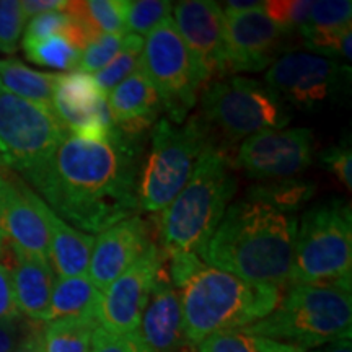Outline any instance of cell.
Here are the masks:
<instances>
[{
  "label": "cell",
  "mask_w": 352,
  "mask_h": 352,
  "mask_svg": "<svg viewBox=\"0 0 352 352\" xmlns=\"http://www.w3.org/2000/svg\"><path fill=\"white\" fill-rule=\"evenodd\" d=\"M21 318L15 296H13L10 272L0 261V320H19Z\"/></svg>",
  "instance_id": "ab89813d"
},
{
  "label": "cell",
  "mask_w": 352,
  "mask_h": 352,
  "mask_svg": "<svg viewBox=\"0 0 352 352\" xmlns=\"http://www.w3.org/2000/svg\"><path fill=\"white\" fill-rule=\"evenodd\" d=\"M178 292L184 340L196 347L215 333L243 329L263 320L279 303L283 290L204 266Z\"/></svg>",
  "instance_id": "3957f363"
},
{
  "label": "cell",
  "mask_w": 352,
  "mask_h": 352,
  "mask_svg": "<svg viewBox=\"0 0 352 352\" xmlns=\"http://www.w3.org/2000/svg\"><path fill=\"white\" fill-rule=\"evenodd\" d=\"M351 206L329 201L303 214L297 227L290 285L333 284L351 290Z\"/></svg>",
  "instance_id": "52a82bcc"
},
{
  "label": "cell",
  "mask_w": 352,
  "mask_h": 352,
  "mask_svg": "<svg viewBox=\"0 0 352 352\" xmlns=\"http://www.w3.org/2000/svg\"><path fill=\"white\" fill-rule=\"evenodd\" d=\"M223 13H243L250 10H256L263 7V2L258 0H230V2L223 3Z\"/></svg>",
  "instance_id": "f6af8a7d"
},
{
  "label": "cell",
  "mask_w": 352,
  "mask_h": 352,
  "mask_svg": "<svg viewBox=\"0 0 352 352\" xmlns=\"http://www.w3.org/2000/svg\"><path fill=\"white\" fill-rule=\"evenodd\" d=\"M0 253H7L8 263H3V266L10 272L13 296L20 315L34 323H44L57 279L50 259L21 253L8 241Z\"/></svg>",
  "instance_id": "ffe728a7"
},
{
  "label": "cell",
  "mask_w": 352,
  "mask_h": 352,
  "mask_svg": "<svg viewBox=\"0 0 352 352\" xmlns=\"http://www.w3.org/2000/svg\"><path fill=\"white\" fill-rule=\"evenodd\" d=\"M67 0H21V10L26 20H32L33 16L46 12H63Z\"/></svg>",
  "instance_id": "7bdbcfd3"
},
{
  "label": "cell",
  "mask_w": 352,
  "mask_h": 352,
  "mask_svg": "<svg viewBox=\"0 0 352 352\" xmlns=\"http://www.w3.org/2000/svg\"><path fill=\"white\" fill-rule=\"evenodd\" d=\"M59 74L39 72L15 59L0 60V87L20 98L52 108V91Z\"/></svg>",
  "instance_id": "484cf974"
},
{
  "label": "cell",
  "mask_w": 352,
  "mask_h": 352,
  "mask_svg": "<svg viewBox=\"0 0 352 352\" xmlns=\"http://www.w3.org/2000/svg\"><path fill=\"white\" fill-rule=\"evenodd\" d=\"M107 103L118 131L126 138L138 140L145 131L153 127L160 111H164L155 88L140 69L109 91Z\"/></svg>",
  "instance_id": "44dd1931"
},
{
  "label": "cell",
  "mask_w": 352,
  "mask_h": 352,
  "mask_svg": "<svg viewBox=\"0 0 352 352\" xmlns=\"http://www.w3.org/2000/svg\"><path fill=\"white\" fill-rule=\"evenodd\" d=\"M152 243L151 228L140 215L122 220L95 236L87 276L103 292Z\"/></svg>",
  "instance_id": "ac0fdd59"
},
{
  "label": "cell",
  "mask_w": 352,
  "mask_h": 352,
  "mask_svg": "<svg viewBox=\"0 0 352 352\" xmlns=\"http://www.w3.org/2000/svg\"><path fill=\"white\" fill-rule=\"evenodd\" d=\"M67 134L52 108L0 87V166L25 176L43 165Z\"/></svg>",
  "instance_id": "30bf717a"
},
{
  "label": "cell",
  "mask_w": 352,
  "mask_h": 352,
  "mask_svg": "<svg viewBox=\"0 0 352 352\" xmlns=\"http://www.w3.org/2000/svg\"><path fill=\"white\" fill-rule=\"evenodd\" d=\"M91 39L101 34H126L124 0H72L63 10Z\"/></svg>",
  "instance_id": "d4e9b609"
},
{
  "label": "cell",
  "mask_w": 352,
  "mask_h": 352,
  "mask_svg": "<svg viewBox=\"0 0 352 352\" xmlns=\"http://www.w3.org/2000/svg\"><path fill=\"white\" fill-rule=\"evenodd\" d=\"M126 34H101L82 51L77 70L85 74H96L114 59L122 46Z\"/></svg>",
  "instance_id": "d6a6232c"
},
{
  "label": "cell",
  "mask_w": 352,
  "mask_h": 352,
  "mask_svg": "<svg viewBox=\"0 0 352 352\" xmlns=\"http://www.w3.org/2000/svg\"><path fill=\"white\" fill-rule=\"evenodd\" d=\"M223 16L227 76L267 69L287 43L290 32L276 25L263 7L243 13H223Z\"/></svg>",
  "instance_id": "9a60e30c"
},
{
  "label": "cell",
  "mask_w": 352,
  "mask_h": 352,
  "mask_svg": "<svg viewBox=\"0 0 352 352\" xmlns=\"http://www.w3.org/2000/svg\"><path fill=\"white\" fill-rule=\"evenodd\" d=\"M103 292L91 283L90 277H57L44 323L60 318L95 316L98 318Z\"/></svg>",
  "instance_id": "cb8c5ba5"
},
{
  "label": "cell",
  "mask_w": 352,
  "mask_h": 352,
  "mask_svg": "<svg viewBox=\"0 0 352 352\" xmlns=\"http://www.w3.org/2000/svg\"><path fill=\"white\" fill-rule=\"evenodd\" d=\"M165 258H168L170 261L166 272H168L171 284L176 289H182L189 277H192L201 267L206 266L202 259L195 253H173Z\"/></svg>",
  "instance_id": "74e56055"
},
{
  "label": "cell",
  "mask_w": 352,
  "mask_h": 352,
  "mask_svg": "<svg viewBox=\"0 0 352 352\" xmlns=\"http://www.w3.org/2000/svg\"><path fill=\"white\" fill-rule=\"evenodd\" d=\"M195 352H259L256 338L243 329L215 333L195 347Z\"/></svg>",
  "instance_id": "e575fe53"
},
{
  "label": "cell",
  "mask_w": 352,
  "mask_h": 352,
  "mask_svg": "<svg viewBox=\"0 0 352 352\" xmlns=\"http://www.w3.org/2000/svg\"><path fill=\"white\" fill-rule=\"evenodd\" d=\"M311 3L310 0H267L263 2V10L276 25L292 33L307 25Z\"/></svg>",
  "instance_id": "1f68e13d"
},
{
  "label": "cell",
  "mask_w": 352,
  "mask_h": 352,
  "mask_svg": "<svg viewBox=\"0 0 352 352\" xmlns=\"http://www.w3.org/2000/svg\"><path fill=\"white\" fill-rule=\"evenodd\" d=\"M51 107L60 124L80 139L104 140L116 129L107 96L82 70L57 76Z\"/></svg>",
  "instance_id": "5bb4252c"
},
{
  "label": "cell",
  "mask_w": 352,
  "mask_h": 352,
  "mask_svg": "<svg viewBox=\"0 0 352 352\" xmlns=\"http://www.w3.org/2000/svg\"><path fill=\"white\" fill-rule=\"evenodd\" d=\"M23 51L30 60L43 67L57 70H77L82 51H78L72 43L60 34L51 36L36 43H21Z\"/></svg>",
  "instance_id": "f546056e"
},
{
  "label": "cell",
  "mask_w": 352,
  "mask_h": 352,
  "mask_svg": "<svg viewBox=\"0 0 352 352\" xmlns=\"http://www.w3.org/2000/svg\"><path fill=\"white\" fill-rule=\"evenodd\" d=\"M41 212L50 232V263L57 277L85 276L94 252L95 235L83 233L57 217L41 202Z\"/></svg>",
  "instance_id": "603a6c76"
},
{
  "label": "cell",
  "mask_w": 352,
  "mask_h": 352,
  "mask_svg": "<svg viewBox=\"0 0 352 352\" xmlns=\"http://www.w3.org/2000/svg\"><path fill=\"white\" fill-rule=\"evenodd\" d=\"M243 331L303 351L351 338V290L333 284L290 285L270 315Z\"/></svg>",
  "instance_id": "5b68a950"
},
{
  "label": "cell",
  "mask_w": 352,
  "mask_h": 352,
  "mask_svg": "<svg viewBox=\"0 0 352 352\" xmlns=\"http://www.w3.org/2000/svg\"><path fill=\"white\" fill-rule=\"evenodd\" d=\"M43 324L44 323H34V321H30L23 338H21L19 346L15 347V351L13 352H44Z\"/></svg>",
  "instance_id": "b9f144b4"
},
{
  "label": "cell",
  "mask_w": 352,
  "mask_h": 352,
  "mask_svg": "<svg viewBox=\"0 0 352 352\" xmlns=\"http://www.w3.org/2000/svg\"><path fill=\"white\" fill-rule=\"evenodd\" d=\"M297 227L294 215L246 197L228 206L201 259L246 283L283 290L290 283Z\"/></svg>",
  "instance_id": "7a4b0ae2"
},
{
  "label": "cell",
  "mask_w": 352,
  "mask_h": 352,
  "mask_svg": "<svg viewBox=\"0 0 352 352\" xmlns=\"http://www.w3.org/2000/svg\"><path fill=\"white\" fill-rule=\"evenodd\" d=\"M90 352H139V347L132 334L121 336L98 327L91 338Z\"/></svg>",
  "instance_id": "f35d334b"
},
{
  "label": "cell",
  "mask_w": 352,
  "mask_h": 352,
  "mask_svg": "<svg viewBox=\"0 0 352 352\" xmlns=\"http://www.w3.org/2000/svg\"><path fill=\"white\" fill-rule=\"evenodd\" d=\"M144 50V38L138 34H126L122 39L120 52L107 67L96 72L94 78L101 94L107 96L114 87H118L122 80L131 77L135 70L140 69V57Z\"/></svg>",
  "instance_id": "f1b7e54d"
},
{
  "label": "cell",
  "mask_w": 352,
  "mask_h": 352,
  "mask_svg": "<svg viewBox=\"0 0 352 352\" xmlns=\"http://www.w3.org/2000/svg\"><path fill=\"white\" fill-rule=\"evenodd\" d=\"M70 26V19L64 12H46L33 16L25 30L23 43H36L51 36H65Z\"/></svg>",
  "instance_id": "d590c367"
},
{
  "label": "cell",
  "mask_w": 352,
  "mask_h": 352,
  "mask_svg": "<svg viewBox=\"0 0 352 352\" xmlns=\"http://www.w3.org/2000/svg\"><path fill=\"white\" fill-rule=\"evenodd\" d=\"M140 148L120 131L104 140L69 134L52 155L25 175L46 206L88 235L140 212Z\"/></svg>",
  "instance_id": "6da1fadb"
},
{
  "label": "cell",
  "mask_w": 352,
  "mask_h": 352,
  "mask_svg": "<svg viewBox=\"0 0 352 352\" xmlns=\"http://www.w3.org/2000/svg\"><path fill=\"white\" fill-rule=\"evenodd\" d=\"M316 191V184L303 178H284L264 182L250 188L248 199H254L271 206L283 214L292 215L311 199Z\"/></svg>",
  "instance_id": "83f0119b"
},
{
  "label": "cell",
  "mask_w": 352,
  "mask_h": 352,
  "mask_svg": "<svg viewBox=\"0 0 352 352\" xmlns=\"http://www.w3.org/2000/svg\"><path fill=\"white\" fill-rule=\"evenodd\" d=\"M173 3L168 0H124L126 32L147 36L152 30L170 19Z\"/></svg>",
  "instance_id": "4dcf8cb0"
},
{
  "label": "cell",
  "mask_w": 352,
  "mask_h": 352,
  "mask_svg": "<svg viewBox=\"0 0 352 352\" xmlns=\"http://www.w3.org/2000/svg\"><path fill=\"white\" fill-rule=\"evenodd\" d=\"M173 23L191 52L202 78L227 77L226 32L222 7L212 0H183L173 3Z\"/></svg>",
  "instance_id": "2e32d148"
},
{
  "label": "cell",
  "mask_w": 352,
  "mask_h": 352,
  "mask_svg": "<svg viewBox=\"0 0 352 352\" xmlns=\"http://www.w3.org/2000/svg\"><path fill=\"white\" fill-rule=\"evenodd\" d=\"M164 263L165 254L152 243L138 261L132 263L103 290L98 310L101 328L121 336H127L138 329L151 298L153 283Z\"/></svg>",
  "instance_id": "4fadbf2b"
},
{
  "label": "cell",
  "mask_w": 352,
  "mask_h": 352,
  "mask_svg": "<svg viewBox=\"0 0 352 352\" xmlns=\"http://www.w3.org/2000/svg\"><path fill=\"white\" fill-rule=\"evenodd\" d=\"M179 352H195V351H192L191 347H184V349H182Z\"/></svg>",
  "instance_id": "c3c4849f"
},
{
  "label": "cell",
  "mask_w": 352,
  "mask_h": 352,
  "mask_svg": "<svg viewBox=\"0 0 352 352\" xmlns=\"http://www.w3.org/2000/svg\"><path fill=\"white\" fill-rule=\"evenodd\" d=\"M214 145L212 131L201 114L182 124L160 118L152 129L151 153L140 168V210L158 214L168 208L186 186L201 157Z\"/></svg>",
  "instance_id": "8992f818"
},
{
  "label": "cell",
  "mask_w": 352,
  "mask_h": 352,
  "mask_svg": "<svg viewBox=\"0 0 352 352\" xmlns=\"http://www.w3.org/2000/svg\"><path fill=\"white\" fill-rule=\"evenodd\" d=\"M28 321L0 320V352H13L28 328Z\"/></svg>",
  "instance_id": "60d3db41"
},
{
  "label": "cell",
  "mask_w": 352,
  "mask_h": 352,
  "mask_svg": "<svg viewBox=\"0 0 352 352\" xmlns=\"http://www.w3.org/2000/svg\"><path fill=\"white\" fill-rule=\"evenodd\" d=\"M314 132L305 127L263 131L241 142L236 164L252 178H294L311 165Z\"/></svg>",
  "instance_id": "7c38bea8"
},
{
  "label": "cell",
  "mask_w": 352,
  "mask_h": 352,
  "mask_svg": "<svg viewBox=\"0 0 352 352\" xmlns=\"http://www.w3.org/2000/svg\"><path fill=\"white\" fill-rule=\"evenodd\" d=\"M256 344L259 352H307L300 347L284 344V342H277L271 340H264V338H256Z\"/></svg>",
  "instance_id": "ee69618b"
},
{
  "label": "cell",
  "mask_w": 352,
  "mask_h": 352,
  "mask_svg": "<svg viewBox=\"0 0 352 352\" xmlns=\"http://www.w3.org/2000/svg\"><path fill=\"white\" fill-rule=\"evenodd\" d=\"M6 243H7V239H6V235H3L2 226H0V252H2V250H3V246H6Z\"/></svg>",
  "instance_id": "7dc6e473"
},
{
  "label": "cell",
  "mask_w": 352,
  "mask_h": 352,
  "mask_svg": "<svg viewBox=\"0 0 352 352\" xmlns=\"http://www.w3.org/2000/svg\"><path fill=\"white\" fill-rule=\"evenodd\" d=\"M351 69L328 57L308 52H290L277 57L267 69L264 82L280 98L300 107L321 103L349 78Z\"/></svg>",
  "instance_id": "8fae6325"
},
{
  "label": "cell",
  "mask_w": 352,
  "mask_h": 352,
  "mask_svg": "<svg viewBox=\"0 0 352 352\" xmlns=\"http://www.w3.org/2000/svg\"><path fill=\"white\" fill-rule=\"evenodd\" d=\"M351 0H320L311 3L310 19L298 30L305 46L316 56L351 60Z\"/></svg>",
  "instance_id": "7402d4cb"
},
{
  "label": "cell",
  "mask_w": 352,
  "mask_h": 352,
  "mask_svg": "<svg viewBox=\"0 0 352 352\" xmlns=\"http://www.w3.org/2000/svg\"><path fill=\"white\" fill-rule=\"evenodd\" d=\"M41 202L23 179L0 171V226L7 241L21 253L50 259V232Z\"/></svg>",
  "instance_id": "e0dca14e"
},
{
  "label": "cell",
  "mask_w": 352,
  "mask_h": 352,
  "mask_svg": "<svg viewBox=\"0 0 352 352\" xmlns=\"http://www.w3.org/2000/svg\"><path fill=\"white\" fill-rule=\"evenodd\" d=\"M235 191L228 158L214 145L201 157L182 192L158 212L162 253H195L201 258Z\"/></svg>",
  "instance_id": "277c9868"
},
{
  "label": "cell",
  "mask_w": 352,
  "mask_h": 352,
  "mask_svg": "<svg viewBox=\"0 0 352 352\" xmlns=\"http://www.w3.org/2000/svg\"><path fill=\"white\" fill-rule=\"evenodd\" d=\"M140 70L155 88L168 120L175 124L186 121L206 82L171 16L144 39Z\"/></svg>",
  "instance_id": "9c48e42d"
},
{
  "label": "cell",
  "mask_w": 352,
  "mask_h": 352,
  "mask_svg": "<svg viewBox=\"0 0 352 352\" xmlns=\"http://www.w3.org/2000/svg\"><path fill=\"white\" fill-rule=\"evenodd\" d=\"M26 19L20 0H0V52L15 54Z\"/></svg>",
  "instance_id": "836d02e7"
},
{
  "label": "cell",
  "mask_w": 352,
  "mask_h": 352,
  "mask_svg": "<svg viewBox=\"0 0 352 352\" xmlns=\"http://www.w3.org/2000/svg\"><path fill=\"white\" fill-rule=\"evenodd\" d=\"M132 336L139 352H179L189 347L184 340L179 292L171 284L165 266L158 271L151 298Z\"/></svg>",
  "instance_id": "d6986e66"
},
{
  "label": "cell",
  "mask_w": 352,
  "mask_h": 352,
  "mask_svg": "<svg viewBox=\"0 0 352 352\" xmlns=\"http://www.w3.org/2000/svg\"><path fill=\"white\" fill-rule=\"evenodd\" d=\"M321 165L336 176L347 189L352 188V152L346 145L329 147L321 155Z\"/></svg>",
  "instance_id": "8d00e7d4"
},
{
  "label": "cell",
  "mask_w": 352,
  "mask_h": 352,
  "mask_svg": "<svg viewBox=\"0 0 352 352\" xmlns=\"http://www.w3.org/2000/svg\"><path fill=\"white\" fill-rule=\"evenodd\" d=\"M0 171H2V170H0Z\"/></svg>",
  "instance_id": "681fc988"
},
{
  "label": "cell",
  "mask_w": 352,
  "mask_h": 352,
  "mask_svg": "<svg viewBox=\"0 0 352 352\" xmlns=\"http://www.w3.org/2000/svg\"><path fill=\"white\" fill-rule=\"evenodd\" d=\"M307 352H352V342L351 338H344V340H338L328 344L316 347V349H310Z\"/></svg>",
  "instance_id": "bcb514c9"
},
{
  "label": "cell",
  "mask_w": 352,
  "mask_h": 352,
  "mask_svg": "<svg viewBox=\"0 0 352 352\" xmlns=\"http://www.w3.org/2000/svg\"><path fill=\"white\" fill-rule=\"evenodd\" d=\"M100 327L95 316L60 318L43 324L44 352H90L91 338Z\"/></svg>",
  "instance_id": "4316f807"
},
{
  "label": "cell",
  "mask_w": 352,
  "mask_h": 352,
  "mask_svg": "<svg viewBox=\"0 0 352 352\" xmlns=\"http://www.w3.org/2000/svg\"><path fill=\"white\" fill-rule=\"evenodd\" d=\"M201 118L228 142L246 140L263 131L284 129L292 120L272 88L246 77H227L202 95Z\"/></svg>",
  "instance_id": "ba28073f"
}]
</instances>
